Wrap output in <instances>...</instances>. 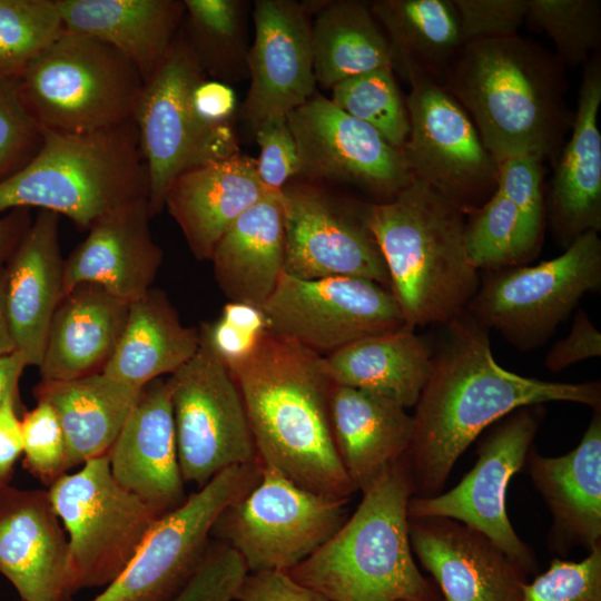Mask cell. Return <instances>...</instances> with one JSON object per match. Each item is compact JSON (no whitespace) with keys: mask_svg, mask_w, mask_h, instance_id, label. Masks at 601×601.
<instances>
[{"mask_svg":"<svg viewBox=\"0 0 601 601\" xmlns=\"http://www.w3.org/2000/svg\"><path fill=\"white\" fill-rule=\"evenodd\" d=\"M40 130L81 135L134 119L144 80L110 45L62 30L14 80Z\"/></svg>","mask_w":601,"mask_h":601,"instance_id":"7","label":"cell"},{"mask_svg":"<svg viewBox=\"0 0 601 601\" xmlns=\"http://www.w3.org/2000/svg\"><path fill=\"white\" fill-rule=\"evenodd\" d=\"M48 493L68 533L73 592L111 583L161 516L115 480L108 454L87 461L76 473H65Z\"/></svg>","mask_w":601,"mask_h":601,"instance_id":"8","label":"cell"},{"mask_svg":"<svg viewBox=\"0 0 601 601\" xmlns=\"http://www.w3.org/2000/svg\"><path fill=\"white\" fill-rule=\"evenodd\" d=\"M247 574L239 554L211 539L197 571L171 601H234Z\"/></svg>","mask_w":601,"mask_h":601,"instance_id":"45","label":"cell"},{"mask_svg":"<svg viewBox=\"0 0 601 601\" xmlns=\"http://www.w3.org/2000/svg\"><path fill=\"white\" fill-rule=\"evenodd\" d=\"M191 101L196 115L208 127L233 128L237 102L228 83L205 77L194 88Z\"/></svg>","mask_w":601,"mask_h":601,"instance_id":"50","label":"cell"},{"mask_svg":"<svg viewBox=\"0 0 601 601\" xmlns=\"http://www.w3.org/2000/svg\"><path fill=\"white\" fill-rule=\"evenodd\" d=\"M280 195L266 194L236 219L214 249L215 277L229 302L260 308L284 273Z\"/></svg>","mask_w":601,"mask_h":601,"instance_id":"31","label":"cell"},{"mask_svg":"<svg viewBox=\"0 0 601 601\" xmlns=\"http://www.w3.org/2000/svg\"><path fill=\"white\" fill-rule=\"evenodd\" d=\"M552 515L550 549L565 554L601 545V411L595 408L580 443L561 456L531 447L524 464Z\"/></svg>","mask_w":601,"mask_h":601,"instance_id":"25","label":"cell"},{"mask_svg":"<svg viewBox=\"0 0 601 601\" xmlns=\"http://www.w3.org/2000/svg\"><path fill=\"white\" fill-rule=\"evenodd\" d=\"M225 364L240 392L258 462L303 489L349 500L355 490L333 437V383L323 356L266 329Z\"/></svg>","mask_w":601,"mask_h":601,"instance_id":"2","label":"cell"},{"mask_svg":"<svg viewBox=\"0 0 601 601\" xmlns=\"http://www.w3.org/2000/svg\"><path fill=\"white\" fill-rule=\"evenodd\" d=\"M410 601V600H408ZM425 601H443V598L442 597H439V598H435V599H432V600H425Z\"/></svg>","mask_w":601,"mask_h":601,"instance_id":"55","label":"cell"},{"mask_svg":"<svg viewBox=\"0 0 601 601\" xmlns=\"http://www.w3.org/2000/svg\"><path fill=\"white\" fill-rule=\"evenodd\" d=\"M525 22L552 40L564 67L585 65L600 51V0H528Z\"/></svg>","mask_w":601,"mask_h":601,"instance_id":"40","label":"cell"},{"mask_svg":"<svg viewBox=\"0 0 601 601\" xmlns=\"http://www.w3.org/2000/svg\"><path fill=\"white\" fill-rule=\"evenodd\" d=\"M107 454L115 480L160 515L185 502L168 378L142 387Z\"/></svg>","mask_w":601,"mask_h":601,"instance_id":"23","label":"cell"},{"mask_svg":"<svg viewBox=\"0 0 601 601\" xmlns=\"http://www.w3.org/2000/svg\"><path fill=\"white\" fill-rule=\"evenodd\" d=\"M130 303L95 284H80L60 300L48 329L41 382L101 372L124 332Z\"/></svg>","mask_w":601,"mask_h":601,"instance_id":"29","label":"cell"},{"mask_svg":"<svg viewBox=\"0 0 601 601\" xmlns=\"http://www.w3.org/2000/svg\"><path fill=\"white\" fill-rule=\"evenodd\" d=\"M266 194L256 159L238 152L180 174L166 194L164 208L179 226L193 255L210 260L224 234Z\"/></svg>","mask_w":601,"mask_h":601,"instance_id":"27","label":"cell"},{"mask_svg":"<svg viewBox=\"0 0 601 601\" xmlns=\"http://www.w3.org/2000/svg\"><path fill=\"white\" fill-rule=\"evenodd\" d=\"M20 402L9 397L0 406V486L11 482L14 465L22 454Z\"/></svg>","mask_w":601,"mask_h":601,"instance_id":"51","label":"cell"},{"mask_svg":"<svg viewBox=\"0 0 601 601\" xmlns=\"http://www.w3.org/2000/svg\"><path fill=\"white\" fill-rule=\"evenodd\" d=\"M151 218L142 198L96 221L65 260L63 296L77 285L95 284L130 303L151 288L162 260Z\"/></svg>","mask_w":601,"mask_h":601,"instance_id":"24","label":"cell"},{"mask_svg":"<svg viewBox=\"0 0 601 601\" xmlns=\"http://www.w3.org/2000/svg\"><path fill=\"white\" fill-rule=\"evenodd\" d=\"M280 200L284 273L302 279L359 277L390 289L385 262L365 220L366 204L345 208L312 184L290 181Z\"/></svg>","mask_w":601,"mask_h":601,"instance_id":"18","label":"cell"},{"mask_svg":"<svg viewBox=\"0 0 601 601\" xmlns=\"http://www.w3.org/2000/svg\"><path fill=\"white\" fill-rule=\"evenodd\" d=\"M199 333L196 354L168 377L181 475L197 489L228 467L258 462L238 386Z\"/></svg>","mask_w":601,"mask_h":601,"instance_id":"12","label":"cell"},{"mask_svg":"<svg viewBox=\"0 0 601 601\" xmlns=\"http://www.w3.org/2000/svg\"><path fill=\"white\" fill-rule=\"evenodd\" d=\"M329 420L335 446L355 490H370L407 452L413 416L384 396L333 384Z\"/></svg>","mask_w":601,"mask_h":601,"instance_id":"28","label":"cell"},{"mask_svg":"<svg viewBox=\"0 0 601 601\" xmlns=\"http://www.w3.org/2000/svg\"><path fill=\"white\" fill-rule=\"evenodd\" d=\"M405 325H447L465 313L480 279L465 249L466 215L414 177L393 199L366 204Z\"/></svg>","mask_w":601,"mask_h":601,"instance_id":"4","label":"cell"},{"mask_svg":"<svg viewBox=\"0 0 601 601\" xmlns=\"http://www.w3.org/2000/svg\"><path fill=\"white\" fill-rule=\"evenodd\" d=\"M601 53L584 65L571 135L553 166L545 195L546 223L564 249L601 229Z\"/></svg>","mask_w":601,"mask_h":601,"instance_id":"22","label":"cell"},{"mask_svg":"<svg viewBox=\"0 0 601 601\" xmlns=\"http://www.w3.org/2000/svg\"><path fill=\"white\" fill-rule=\"evenodd\" d=\"M205 77L181 26L165 60L145 82L134 115L151 217L164 209L166 194L180 174L240 152L233 128L208 127L194 110L191 93Z\"/></svg>","mask_w":601,"mask_h":601,"instance_id":"9","label":"cell"},{"mask_svg":"<svg viewBox=\"0 0 601 601\" xmlns=\"http://www.w3.org/2000/svg\"><path fill=\"white\" fill-rule=\"evenodd\" d=\"M413 554L443 601H521L526 572L483 533L437 516L408 518Z\"/></svg>","mask_w":601,"mask_h":601,"instance_id":"20","label":"cell"},{"mask_svg":"<svg viewBox=\"0 0 601 601\" xmlns=\"http://www.w3.org/2000/svg\"><path fill=\"white\" fill-rule=\"evenodd\" d=\"M331 90V101L337 108L371 126L390 145L403 150L410 134V118L406 97L392 67L348 78Z\"/></svg>","mask_w":601,"mask_h":601,"instance_id":"39","label":"cell"},{"mask_svg":"<svg viewBox=\"0 0 601 601\" xmlns=\"http://www.w3.org/2000/svg\"><path fill=\"white\" fill-rule=\"evenodd\" d=\"M183 30L207 77H248L247 7L242 0H184Z\"/></svg>","mask_w":601,"mask_h":601,"instance_id":"37","label":"cell"},{"mask_svg":"<svg viewBox=\"0 0 601 601\" xmlns=\"http://www.w3.org/2000/svg\"><path fill=\"white\" fill-rule=\"evenodd\" d=\"M540 405L520 407L495 424L477 446L472 470L451 490L412 496L408 518H447L483 533L526 572L538 569L533 551L513 529L506 512L511 479L524 466L540 425Z\"/></svg>","mask_w":601,"mask_h":601,"instance_id":"16","label":"cell"},{"mask_svg":"<svg viewBox=\"0 0 601 601\" xmlns=\"http://www.w3.org/2000/svg\"><path fill=\"white\" fill-rule=\"evenodd\" d=\"M41 134L36 156L0 181V214L38 208L89 230L111 211L148 199V171L134 119L89 134Z\"/></svg>","mask_w":601,"mask_h":601,"instance_id":"6","label":"cell"},{"mask_svg":"<svg viewBox=\"0 0 601 601\" xmlns=\"http://www.w3.org/2000/svg\"><path fill=\"white\" fill-rule=\"evenodd\" d=\"M6 265L0 267V355L16 351L6 308Z\"/></svg>","mask_w":601,"mask_h":601,"instance_id":"54","label":"cell"},{"mask_svg":"<svg viewBox=\"0 0 601 601\" xmlns=\"http://www.w3.org/2000/svg\"><path fill=\"white\" fill-rule=\"evenodd\" d=\"M259 462L228 467L159 516L124 571L91 601H171L190 581L223 510L258 481Z\"/></svg>","mask_w":601,"mask_h":601,"instance_id":"13","label":"cell"},{"mask_svg":"<svg viewBox=\"0 0 601 601\" xmlns=\"http://www.w3.org/2000/svg\"><path fill=\"white\" fill-rule=\"evenodd\" d=\"M370 8L387 39L393 70L408 83L444 86L463 47L453 0H377Z\"/></svg>","mask_w":601,"mask_h":601,"instance_id":"34","label":"cell"},{"mask_svg":"<svg viewBox=\"0 0 601 601\" xmlns=\"http://www.w3.org/2000/svg\"><path fill=\"white\" fill-rule=\"evenodd\" d=\"M314 14L312 45L316 85L331 89L348 78L392 67L387 39L370 3L316 1Z\"/></svg>","mask_w":601,"mask_h":601,"instance_id":"36","label":"cell"},{"mask_svg":"<svg viewBox=\"0 0 601 601\" xmlns=\"http://www.w3.org/2000/svg\"><path fill=\"white\" fill-rule=\"evenodd\" d=\"M432 362L426 342L407 326L358 339L323 356L324 371L333 384L375 393L404 408L415 406Z\"/></svg>","mask_w":601,"mask_h":601,"instance_id":"33","label":"cell"},{"mask_svg":"<svg viewBox=\"0 0 601 601\" xmlns=\"http://www.w3.org/2000/svg\"><path fill=\"white\" fill-rule=\"evenodd\" d=\"M260 311L268 331L321 356L406 326L391 290L359 277L302 279L283 273Z\"/></svg>","mask_w":601,"mask_h":601,"instance_id":"15","label":"cell"},{"mask_svg":"<svg viewBox=\"0 0 601 601\" xmlns=\"http://www.w3.org/2000/svg\"><path fill=\"white\" fill-rule=\"evenodd\" d=\"M62 30L56 0H0V80H16Z\"/></svg>","mask_w":601,"mask_h":601,"instance_id":"41","label":"cell"},{"mask_svg":"<svg viewBox=\"0 0 601 601\" xmlns=\"http://www.w3.org/2000/svg\"><path fill=\"white\" fill-rule=\"evenodd\" d=\"M601 355V334L588 315L577 313L566 337L556 342L545 356L544 365L551 372H560L570 365Z\"/></svg>","mask_w":601,"mask_h":601,"instance_id":"49","label":"cell"},{"mask_svg":"<svg viewBox=\"0 0 601 601\" xmlns=\"http://www.w3.org/2000/svg\"><path fill=\"white\" fill-rule=\"evenodd\" d=\"M32 219L28 208H16L0 217V267L6 265Z\"/></svg>","mask_w":601,"mask_h":601,"instance_id":"52","label":"cell"},{"mask_svg":"<svg viewBox=\"0 0 601 601\" xmlns=\"http://www.w3.org/2000/svg\"><path fill=\"white\" fill-rule=\"evenodd\" d=\"M445 326V343L433 354L431 374L412 415L405 457L413 496L441 493L470 444L520 407L572 402L601 408L599 381L560 383L521 376L496 363L489 329L466 312Z\"/></svg>","mask_w":601,"mask_h":601,"instance_id":"1","label":"cell"},{"mask_svg":"<svg viewBox=\"0 0 601 601\" xmlns=\"http://www.w3.org/2000/svg\"><path fill=\"white\" fill-rule=\"evenodd\" d=\"M0 573L22 601H68L75 593L68 539L48 490L0 486Z\"/></svg>","mask_w":601,"mask_h":601,"instance_id":"21","label":"cell"},{"mask_svg":"<svg viewBox=\"0 0 601 601\" xmlns=\"http://www.w3.org/2000/svg\"><path fill=\"white\" fill-rule=\"evenodd\" d=\"M286 118L299 177L348 184L378 203L393 199L413 178L402 149L322 95H313Z\"/></svg>","mask_w":601,"mask_h":601,"instance_id":"17","label":"cell"},{"mask_svg":"<svg viewBox=\"0 0 601 601\" xmlns=\"http://www.w3.org/2000/svg\"><path fill=\"white\" fill-rule=\"evenodd\" d=\"M63 29L97 38L122 53L147 82L184 21L179 0H56Z\"/></svg>","mask_w":601,"mask_h":601,"instance_id":"30","label":"cell"},{"mask_svg":"<svg viewBox=\"0 0 601 601\" xmlns=\"http://www.w3.org/2000/svg\"><path fill=\"white\" fill-rule=\"evenodd\" d=\"M543 235L499 188L466 215L465 249L476 270L495 272L526 264L540 252Z\"/></svg>","mask_w":601,"mask_h":601,"instance_id":"38","label":"cell"},{"mask_svg":"<svg viewBox=\"0 0 601 601\" xmlns=\"http://www.w3.org/2000/svg\"><path fill=\"white\" fill-rule=\"evenodd\" d=\"M600 285L601 240L588 231L553 259L490 272L467 314L529 351L544 344L579 299Z\"/></svg>","mask_w":601,"mask_h":601,"instance_id":"11","label":"cell"},{"mask_svg":"<svg viewBox=\"0 0 601 601\" xmlns=\"http://www.w3.org/2000/svg\"><path fill=\"white\" fill-rule=\"evenodd\" d=\"M410 86V134L403 148L410 170L469 215L496 190L500 165L444 86L427 79H414Z\"/></svg>","mask_w":601,"mask_h":601,"instance_id":"14","label":"cell"},{"mask_svg":"<svg viewBox=\"0 0 601 601\" xmlns=\"http://www.w3.org/2000/svg\"><path fill=\"white\" fill-rule=\"evenodd\" d=\"M463 46L518 35L528 0H453Z\"/></svg>","mask_w":601,"mask_h":601,"instance_id":"47","label":"cell"},{"mask_svg":"<svg viewBox=\"0 0 601 601\" xmlns=\"http://www.w3.org/2000/svg\"><path fill=\"white\" fill-rule=\"evenodd\" d=\"M444 87L499 164L523 156L555 162L574 112L564 66L543 46L519 33L464 45Z\"/></svg>","mask_w":601,"mask_h":601,"instance_id":"3","label":"cell"},{"mask_svg":"<svg viewBox=\"0 0 601 601\" xmlns=\"http://www.w3.org/2000/svg\"><path fill=\"white\" fill-rule=\"evenodd\" d=\"M234 601H327L295 581L287 572L248 573Z\"/></svg>","mask_w":601,"mask_h":601,"instance_id":"48","label":"cell"},{"mask_svg":"<svg viewBox=\"0 0 601 601\" xmlns=\"http://www.w3.org/2000/svg\"><path fill=\"white\" fill-rule=\"evenodd\" d=\"M199 343V331L183 325L165 292L151 287L130 302L124 332L102 372L141 390L175 373Z\"/></svg>","mask_w":601,"mask_h":601,"instance_id":"35","label":"cell"},{"mask_svg":"<svg viewBox=\"0 0 601 601\" xmlns=\"http://www.w3.org/2000/svg\"><path fill=\"white\" fill-rule=\"evenodd\" d=\"M347 501L303 489L262 465L256 484L218 515L211 539L234 549L248 573L288 572L342 526Z\"/></svg>","mask_w":601,"mask_h":601,"instance_id":"10","label":"cell"},{"mask_svg":"<svg viewBox=\"0 0 601 601\" xmlns=\"http://www.w3.org/2000/svg\"><path fill=\"white\" fill-rule=\"evenodd\" d=\"M59 215L38 210L6 263V308L16 344L28 366L39 367L52 316L63 297Z\"/></svg>","mask_w":601,"mask_h":601,"instance_id":"26","label":"cell"},{"mask_svg":"<svg viewBox=\"0 0 601 601\" xmlns=\"http://www.w3.org/2000/svg\"><path fill=\"white\" fill-rule=\"evenodd\" d=\"M521 601H601V545L579 562L553 559L523 584Z\"/></svg>","mask_w":601,"mask_h":601,"instance_id":"43","label":"cell"},{"mask_svg":"<svg viewBox=\"0 0 601 601\" xmlns=\"http://www.w3.org/2000/svg\"><path fill=\"white\" fill-rule=\"evenodd\" d=\"M27 366L24 356L18 351L0 355V406L9 397L19 401L18 383Z\"/></svg>","mask_w":601,"mask_h":601,"instance_id":"53","label":"cell"},{"mask_svg":"<svg viewBox=\"0 0 601 601\" xmlns=\"http://www.w3.org/2000/svg\"><path fill=\"white\" fill-rule=\"evenodd\" d=\"M315 2L257 0L255 35L247 53L249 88L242 116L255 129L305 104L316 86L312 45Z\"/></svg>","mask_w":601,"mask_h":601,"instance_id":"19","label":"cell"},{"mask_svg":"<svg viewBox=\"0 0 601 601\" xmlns=\"http://www.w3.org/2000/svg\"><path fill=\"white\" fill-rule=\"evenodd\" d=\"M23 466L46 485L67 473L66 440L53 408L43 401L20 418Z\"/></svg>","mask_w":601,"mask_h":601,"instance_id":"42","label":"cell"},{"mask_svg":"<svg viewBox=\"0 0 601 601\" xmlns=\"http://www.w3.org/2000/svg\"><path fill=\"white\" fill-rule=\"evenodd\" d=\"M254 130L259 146L257 176L267 193L279 195L290 179L298 175L297 147L287 118H267Z\"/></svg>","mask_w":601,"mask_h":601,"instance_id":"46","label":"cell"},{"mask_svg":"<svg viewBox=\"0 0 601 601\" xmlns=\"http://www.w3.org/2000/svg\"><path fill=\"white\" fill-rule=\"evenodd\" d=\"M414 489L405 455L362 494L355 512L287 573L327 601H425L441 597L418 570L408 536Z\"/></svg>","mask_w":601,"mask_h":601,"instance_id":"5","label":"cell"},{"mask_svg":"<svg viewBox=\"0 0 601 601\" xmlns=\"http://www.w3.org/2000/svg\"><path fill=\"white\" fill-rule=\"evenodd\" d=\"M42 134L22 106L14 80H0V181L38 152Z\"/></svg>","mask_w":601,"mask_h":601,"instance_id":"44","label":"cell"},{"mask_svg":"<svg viewBox=\"0 0 601 601\" xmlns=\"http://www.w3.org/2000/svg\"><path fill=\"white\" fill-rule=\"evenodd\" d=\"M141 390L102 371L69 381H40L35 395L57 414L66 440L68 471L108 453Z\"/></svg>","mask_w":601,"mask_h":601,"instance_id":"32","label":"cell"}]
</instances>
